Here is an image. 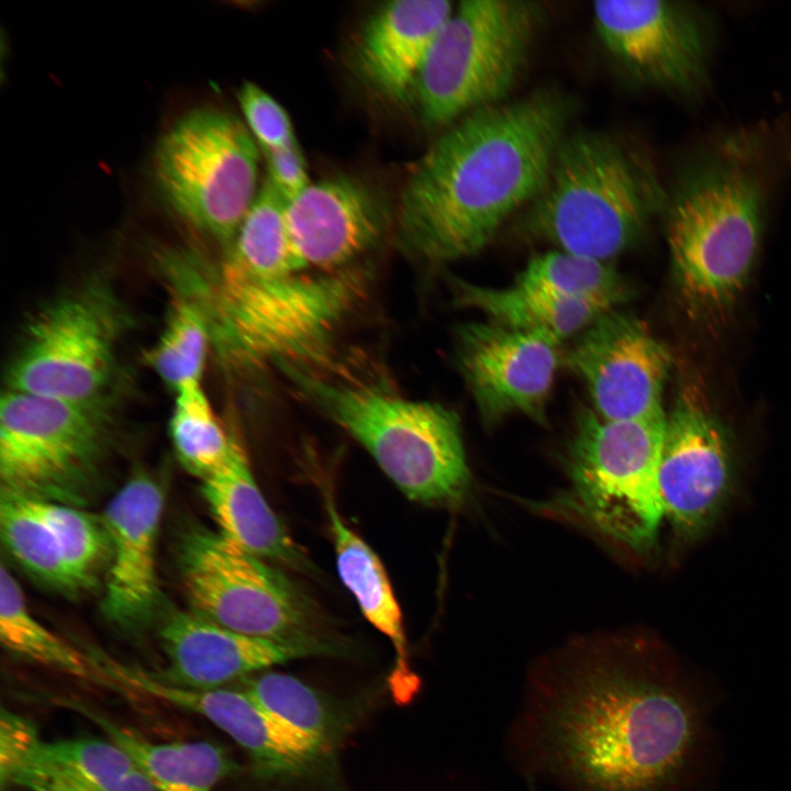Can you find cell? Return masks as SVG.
I'll list each match as a JSON object with an SVG mask.
<instances>
[{
    "label": "cell",
    "instance_id": "cell-1",
    "mask_svg": "<svg viewBox=\"0 0 791 791\" xmlns=\"http://www.w3.org/2000/svg\"><path fill=\"white\" fill-rule=\"evenodd\" d=\"M640 644L573 642L528 670L504 737L509 765L557 791H690L706 708Z\"/></svg>",
    "mask_w": 791,
    "mask_h": 791
},
{
    "label": "cell",
    "instance_id": "cell-2",
    "mask_svg": "<svg viewBox=\"0 0 791 791\" xmlns=\"http://www.w3.org/2000/svg\"><path fill=\"white\" fill-rule=\"evenodd\" d=\"M570 104L542 89L472 111L432 143L406 177L397 235L431 263L476 255L542 188Z\"/></svg>",
    "mask_w": 791,
    "mask_h": 791
},
{
    "label": "cell",
    "instance_id": "cell-3",
    "mask_svg": "<svg viewBox=\"0 0 791 791\" xmlns=\"http://www.w3.org/2000/svg\"><path fill=\"white\" fill-rule=\"evenodd\" d=\"M790 132L773 121L732 129L681 164L664 211L672 270L692 314L720 315L745 288L791 159Z\"/></svg>",
    "mask_w": 791,
    "mask_h": 791
},
{
    "label": "cell",
    "instance_id": "cell-4",
    "mask_svg": "<svg viewBox=\"0 0 791 791\" xmlns=\"http://www.w3.org/2000/svg\"><path fill=\"white\" fill-rule=\"evenodd\" d=\"M667 190L648 157L604 132L565 135L519 229L557 249L609 263L664 211Z\"/></svg>",
    "mask_w": 791,
    "mask_h": 791
},
{
    "label": "cell",
    "instance_id": "cell-5",
    "mask_svg": "<svg viewBox=\"0 0 791 791\" xmlns=\"http://www.w3.org/2000/svg\"><path fill=\"white\" fill-rule=\"evenodd\" d=\"M299 394L352 435L411 500L460 501L470 484L460 422L453 410L308 366L276 364Z\"/></svg>",
    "mask_w": 791,
    "mask_h": 791
},
{
    "label": "cell",
    "instance_id": "cell-6",
    "mask_svg": "<svg viewBox=\"0 0 791 791\" xmlns=\"http://www.w3.org/2000/svg\"><path fill=\"white\" fill-rule=\"evenodd\" d=\"M364 281L363 272L348 267L314 275L301 270L219 275L214 311L222 346L243 364L312 367L357 303Z\"/></svg>",
    "mask_w": 791,
    "mask_h": 791
},
{
    "label": "cell",
    "instance_id": "cell-7",
    "mask_svg": "<svg viewBox=\"0 0 791 791\" xmlns=\"http://www.w3.org/2000/svg\"><path fill=\"white\" fill-rule=\"evenodd\" d=\"M665 425L664 411L631 420L580 412L568 454L570 488L559 505L610 541L647 549L664 516L658 464Z\"/></svg>",
    "mask_w": 791,
    "mask_h": 791
},
{
    "label": "cell",
    "instance_id": "cell-8",
    "mask_svg": "<svg viewBox=\"0 0 791 791\" xmlns=\"http://www.w3.org/2000/svg\"><path fill=\"white\" fill-rule=\"evenodd\" d=\"M542 8L522 0L464 1L437 33L413 99L424 124L450 125L504 102L527 62Z\"/></svg>",
    "mask_w": 791,
    "mask_h": 791
},
{
    "label": "cell",
    "instance_id": "cell-9",
    "mask_svg": "<svg viewBox=\"0 0 791 791\" xmlns=\"http://www.w3.org/2000/svg\"><path fill=\"white\" fill-rule=\"evenodd\" d=\"M259 151L234 114L194 108L159 140L156 185L178 215L227 249L258 192Z\"/></svg>",
    "mask_w": 791,
    "mask_h": 791
},
{
    "label": "cell",
    "instance_id": "cell-10",
    "mask_svg": "<svg viewBox=\"0 0 791 791\" xmlns=\"http://www.w3.org/2000/svg\"><path fill=\"white\" fill-rule=\"evenodd\" d=\"M104 436L105 419L98 402L8 390L0 410L1 490L60 503L79 499Z\"/></svg>",
    "mask_w": 791,
    "mask_h": 791
},
{
    "label": "cell",
    "instance_id": "cell-11",
    "mask_svg": "<svg viewBox=\"0 0 791 791\" xmlns=\"http://www.w3.org/2000/svg\"><path fill=\"white\" fill-rule=\"evenodd\" d=\"M182 581L194 613L232 631L275 640L320 638L308 599L280 571L220 532L182 544Z\"/></svg>",
    "mask_w": 791,
    "mask_h": 791
},
{
    "label": "cell",
    "instance_id": "cell-12",
    "mask_svg": "<svg viewBox=\"0 0 791 791\" xmlns=\"http://www.w3.org/2000/svg\"><path fill=\"white\" fill-rule=\"evenodd\" d=\"M119 325L113 300L98 289L54 302L29 324L8 390L98 402L112 375Z\"/></svg>",
    "mask_w": 791,
    "mask_h": 791
},
{
    "label": "cell",
    "instance_id": "cell-13",
    "mask_svg": "<svg viewBox=\"0 0 791 791\" xmlns=\"http://www.w3.org/2000/svg\"><path fill=\"white\" fill-rule=\"evenodd\" d=\"M592 20L605 51L637 82L687 97L704 88L712 26L694 3L597 1Z\"/></svg>",
    "mask_w": 791,
    "mask_h": 791
},
{
    "label": "cell",
    "instance_id": "cell-14",
    "mask_svg": "<svg viewBox=\"0 0 791 791\" xmlns=\"http://www.w3.org/2000/svg\"><path fill=\"white\" fill-rule=\"evenodd\" d=\"M125 687L203 716L248 754L255 773L268 780H303L324 776L334 751L261 708L245 691L197 690L170 684L130 667Z\"/></svg>",
    "mask_w": 791,
    "mask_h": 791
},
{
    "label": "cell",
    "instance_id": "cell-15",
    "mask_svg": "<svg viewBox=\"0 0 791 791\" xmlns=\"http://www.w3.org/2000/svg\"><path fill=\"white\" fill-rule=\"evenodd\" d=\"M733 477L721 422L695 387H686L668 419L658 464L664 516L682 535L703 533L725 503Z\"/></svg>",
    "mask_w": 791,
    "mask_h": 791
},
{
    "label": "cell",
    "instance_id": "cell-16",
    "mask_svg": "<svg viewBox=\"0 0 791 791\" xmlns=\"http://www.w3.org/2000/svg\"><path fill=\"white\" fill-rule=\"evenodd\" d=\"M614 309L581 332L565 361L584 382L600 417L631 420L662 412L670 353L640 320Z\"/></svg>",
    "mask_w": 791,
    "mask_h": 791
},
{
    "label": "cell",
    "instance_id": "cell-17",
    "mask_svg": "<svg viewBox=\"0 0 791 791\" xmlns=\"http://www.w3.org/2000/svg\"><path fill=\"white\" fill-rule=\"evenodd\" d=\"M560 342L495 322H471L457 331L458 368L486 422L521 413L544 423L559 363Z\"/></svg>",
    "mask_w": 791,
    "mask_h": 791
},
{
    "label": "cell",
    "instance_id": "cell-18",
    "mask_svg": "<svg viewBox=\"0 0 791 791\" xmlns=\"http://www.w3.org/2000/svg\"><path fill=\"white\" fill-rule=\"evenodd\" d=\"M286 222L303 267L332 272L347 268L385 236L391 225L385 201L346 176L310 183L286 204Z\"/></svg>",
    "mask_w": 791,
    "mask_h": 791
},
{
    "label": "cell",
    "instance_id": "cell-19",
    "mask_svg": "<svg viewBox=\"0 0 791 791\" xmlns=\"http://www.w3.org/2000/svg\"><path fill=\"white\" fill-rule=\"evenodd\" d=\"M168 668L161 680L209 690L287 661L342 650L322 638L275 640L245 635L197 613L177 612L160 631Z\"/></svg>",
    "mask_w": 791,
    "mask_h": 791
},
{
    "label": "cell",
    "instance_id": "cell-20",
    "mask_svg": "<svg viewBox=\"0 0 791 791\" xmlns=\"http://www.w3.org/2000/svg\"><path fill=\"white\" fill-rule=\"evenodd\" d=\"M163 506L161 489L145 475L130 479L108 504L103 523L112 561L103 610L118 624L141 622L156 603V542Z\"/></svg>",
    "mask_w": 791,
    "mask_h": 791
},
{
    "label": "cell",
    "instance_id": "cell-21",
    "mask_svg": "<svg viewBox=\"0 0 791 791\" xmlns=\"http://www.w3.org/2000/svg\"><path fill=\"white\" fill-rule=\"evenodd\" d=\"M453 10L445 0H397L377 8L355 43L354 69L360 81L386 101L408 103L430 48Z\"/></svg>",
    "mask_w": 791,
    "mask_h": 791
},
{
    "label": "cell",
    "instance_id": "cell-22",
    "mask_svg": "<svg viewBox=\"0 0 791 791\" xmlns=\"http://www.w3.org/2000/svg\"><path fill=\"white\" fill-rule=\"evenodd\" d=\"M0 782L25 791H156L116 744L88 737L38 736L0 772Z\"/></svg>",
    "mask_w": 791,
    "mask_h": 791
},
{
    "label": "cell",
    "instance_id": "cell-23",
    "mask_svg": "<svg viewBox=\"0 0 791 791\" xmlns=\"http://www.w3.org/2000/svg\"><path fill=\"white\" fill-rule=\"evenodd\" d=\"M324 501L338 575L367 621L391 642L396 659L389 690L397 704L406 705L419 693L421 679L410 665L402 613L386 570L375 552L342 520L333 498L326 493Z\"/></svg>",
    "mask_w": 791,
    "mask_h": 791
},
{
    "label": "cell",
    "instance_id": "cell-24",
    "mask_svg": "<svg viewBox=\"0 0 791 791\" xmlns=\"http://www.w3.org/2000/svg\"><path fill=\"white\" fill-rule=\"evenodd\" d=\"M203 495L220 533L261 559L307 567L304 555L263 497L235 442L225 461L203 479Z\"/></svg>",
    "mask_w": 791,
    "mask_h": 791
},
{
    "label": "cell",
    "instance_id": "cell-25",
    "mask_svg": "<svg viewBox=\"0 0 791 791\" xmlns=\"http://www.w3.org/2000/svg\"><path fill=\"white\" fill-rule=\"evenodd\" d=\"M68 703L96 722L136 762L156 791H213L236 769L227 753L211 742L154 743L80 703Z\"/></svg>",
    "mask_w": 791,
    "mask_h": 791
},
{
    "label": "cell",
    "instance_id": "cell-26",
    "mask_svg": "<svg viewBox=\"0 0 791 791\" xmlns=\"http://www.w3.org/2000/svg\"><path fill=\"white\" fill-rule=\"evenodd\" d=\"M458 305L483 312L490 321L510 328L541 333L558 342L582 332L599 316L614 309L604 304L564 299L515 282L490 288L455 278Z\"/></svg>",
    "mask_w": 791,
    "mask_h": 791
},
{
    "label": "cell",
    "instance_id": "cell-27",
    "mask_svg": "<svg viewBox=\"0 0 791 791\" xmlns=\"http://www.w3.org/2000/svg\"><path fill=\"white\" fill-rule=\"evenodd\" d=\"M287 201L266 178L226 249L221 276L301 270L286 222Z\"/></svg>",
    "mask_w": 791,
    "mask_h": 791
},
{
    "label": "cell",
    "instance_id": "cell-28",
    "mask_svg": "<svg viewBox=\"0 0 791 791\" xmlns=\"http://www.w3.org/2000/svg\"><path fill=\"white\" fill-rule=\"evenodd\" d=\"M244 691L261 708L333 751L352 724L343 706L290 675L260 673L246 681Z\"/></svg>",
    "mask_w": 791,
    "mask_h": 791
},
{
    "label": "cell",
    "instance_id": "cell-29",
    "mask_svg": "<svg viewBox=\"0 0 791 791\" xmlns=\"http://www.w3.org/2000/svg\"><path fill=\"white\" fill-rule=\"evenodd\" d=\"M0 638L16 656L77 678H89L94 668L89 658L33 616L19 583L4 566L0 570Z\"/></svg>",
    "mask_w": 791,
    "mask_h": 791
},
{
    "label": "cell",
    "instance_id": "cell-30",
    "mask_svg": "<svg viewBox=\"0 0 791 791\" xmlns=\"http://www.w3.org/2000/svg\"><path fill=\"white\" fill-rule=\"evenodd\" d=\"M516 282L554 296L615 308L628 296L624 278L606 261L555 249L532 258Z\"/></svg>",
    "mask_w": 791,
    "mask_h": 791
},
{
    "label": "cell",
    "instance_id": "cell-31",
    "mask_svg": "<svg viewBox=\"0 0 791 791\" xmlns=\"http://www.w3.org/2000/svg\"><path fill=\"white\" fill-rule=\"evenodd\" d=\"M0 528L13 557L29 571L63 589H76L58 543L29 498L1 490Z\"/></svg>",
    "mask_w": 791,
    "mask_h": 791
},
{
    "label": "cell",
    "instance_id": "cell-32",
    "mask_svg": "<svg viewBox=\"0 0 791 791\" xmlns=\"http://www.w3.org/2000/svg\"><path fill=\"white\" fill-rule=\"evenodd\" d=\"M169 428L178 458L202 479L225 461L234 444L213 413L201 383L176 391Z\"/></svg>",
    "mask_w": 791,
    "mask_h": 791
},
{
    "label": "cell",
    "instance_id": "cell-33",
    "mask_svg": "<svg viewBox=\"0 0 791 791\" xmlns=\"http://www.w3.org/2000/svg\"><path fill=\"white\" fill-rule=\"evenodd\" d=\"M208 341L209 327L202 311L192 302L177 300L149 361L175 391L201 383Z\"/></svg>",
    "mask_w": 791,
    "mask_h": 791
},
{
    "label": "cell",
    "instance_id": "cell-34",
    "mask_svg": "<svg viewBox=\"0 0 791 791\" xmlns=\"http://www.w3.org/2000/svg\"><path fill=\"white\" fill-rule=\"evenodd\" d=\"M29 499L51 527L76 589L88 584L101 565L107 545H110L104 523H98L88 513L67 503Z\"/></svg>",
    "mask_w": 791,
    "mask_h": 791
},
{
    "label": "cell",
    "instance_id": "cell-35",
    "mask_svg": "<svg viewBox=\"0 0 791 791\" xmlns=\"http://www.w3.org/2000/svg\"><path fill=\"white\" fill-rule=\"evenodd\" d=\"M237 99L259 149L281 148L297 142L285 109L257 85L245 82Z\"/></svg>",
    "mask_w": 791,
    "mask_h": 791
},
{
    "label": "cell",
    "instance_id": "cell-36",
    "mask_svg": "<svg viewBox=\"0 0 791 791\" xmlns=\"http://www.w3.org/2000/svg\"><path fill=\"white\" fill-rule=\"evenodd\" d=\"M260 151L267 166V179L287 202L310 185L305 161L298 142L281 148H263Z\"/></svg>",
    "mask_w": 791,
    "mask_h": 791
},
{
    "label": "cell",
    "instance_id": "cell-37",
    "mask_svg": "<svg viewBox=\"0 0 791 791\" xmlns=\"http://www.w3.org/2000/svg\"><path fill=\"white\" fill-rule=\"evenodd\" d=\"M527 784V791H538L537 784L533 782H526Z\"/></svg>",
    "mask_w": 791,
    "mask_h": 791
}]
</instances>
